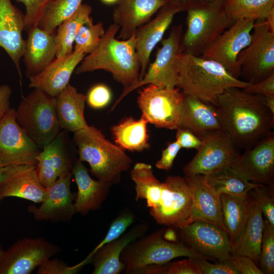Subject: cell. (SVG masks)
Returning <instances> with one entry per match:
<instances>
[{"label": "cell", "instance_id": "cell-1", "mask_svg": "<svg viewBox=\"0 0 274 274\" xmlns=\"http://www.w3.org/2000/svg\"><path fill=\"white\" fill-rule=\"evenodd\" d=\"M223 129L236 147L248 149L268 135L274 126V114L263 96L231 87L220 94L216 105Z\"/></svg>", "mask_w": 274, "mask_h": 274}, {"label": "cell", "instance_id": "cell-2", "mask_svg": "<svg viewBox=\"0 0 274 274\" xmlns=\"http://www.w3.org/2000/svg\"><path fill=\"white\" fill-rule=\"evenodd\" d=\"M120 26L110 25L96 48L86 55L76 67V74L102 70L111 74L113 79L129 87L140 78L141 65L136 52L135 32L127 40H119L115 35Z\"/></svg>", "mask_w": 274, "mask_h": 274}, {"label": "cell", "instance_id": "cell-3", "mask_svg": "<svg viewBox=\"0 0 274 274\" xmlns=\"http://www.w3.org/2000/svg\"><path fill=\"white\" fill-rule=\"evenodd\" d=\"M176 87L204 102L217 105L218 96L231 87L244 89L250 84L232 76L218 62L186 53L178 58Z\"/></svg>", "mask_w": 274, "mask_h": 274}, {"label": "cell", "instance_id": "cell-4", "mask_svg": "<svg viewBox=\"0 0 274 274\" xmlns=\"http://www.w3.org/2000/svg\"><path fill=\"white\" fill-rule=\"evenodd\" d=\"M73 139L79 159L89 163L90 173L98 180L116 184L122 174L130 167L132 160L125 151L93 125L74 132Z\"/></svg>", "mask_w": 274, "mask_h": 274}, {"label": "cell", "instance_id": "cell-5", "mask_svg": "<svg viewBox=\"0 0 274 274\" xmlns=\"http://www.w3.org/2000/svg\"><path fill=\"white\" fill-rule=\"evenodd\" d=\"M187 28L181 42L182 52L201 56L235 20L225 11L223 0L188 7Z\"/></svg>", "mask_w": 274, "mask_h": 274}, {"label": "cell", "instance_id": "cell-6", "mask_svg": "<svg viewBox=\"0 0 274 274\" xmlns=\"http://www.w3.org/2000/svg\"><path fill=\"white\" fill-rule=\"evenodd\" d=\"M56 104V97L33 89L22 98L16 110L18 123L41 148L60 132Z\"/></svg>", "mask_w": 274, "mask_h": 274}, {"label": "cell", "instance_id": "cell-7", "mask_svg": "<svg viewBox=\"0 0 274 274\" xmlns=\"http://www.w3.org/2000/svg\"><path fill=\"white\" fill-rule=\"evenodd\" d=\"M194 195L185 177L168 176L157 191L149 208L156 222L181 228L192 222Z\"/></svg>", "mask_w": 274, "mask_h": 274}, {"label": "cell", "instance_id": "cell-8", "mask_svg": "<svg viewBox=\"0 0 274 274\" xmlns=\"http://www.w3.org/2000/svg\"><path fill=\"white\" fill-rule=\"evenodd\" d=\"M163 229L143 235L129 243L122 251L120 260L125 273H134L150 264H163L179 257L200 258L181 242H172L163 236Z\"/></svg>", "mask_w": 274, "mask_h": 274}, {"label": "cell", "instance_id": "cell-9", "mask_svg": "<svg viewBox=\"0 0 274 274\" xmlns=\"http://www.w3.org/2000/svg\"><path fill=\"white\" fill-rule=\"evenodd\" d=\"M183 36L182 24L174 26L168 36L161 41L155 60L148 65L144 77L134 85L124 88L110 112L113 111L127 94L135 89L148 84L167 88L176 87L178 80L177 60L182 53L181 42Z\"/></svg>", "mask_w": 274, "mask_h": 274}, {"label": "cell", "instance_id": "cell-10", "mask_svg": "<svg viewBox=\"0 0 274 274\" xmlns=\"http://www.w3.org/2000/svg\"><path fill=\"white\" fill-rule=\"evenodd\" d=\"M237 60L240 76L250 84L274 74V33L265 19L255 20L251 42L239 53Z\"/></svg>", "mask_w": 274, "mask_h": 274}, {"label": "cell", "instance_id": "cell-11", "mask_svg": "<svg viewBox=\"0 0 274 274\" xmlns=\"http://www.w3.org/2000/svg\"><path fill=\"white\" fill-rule=\"evenodd\" d=\"M147 85L139 91L137 98L141 116L157 128L177 130L180 127L179 107L183 92L177 87Z\"/></svg>", "mask_w": 274, "mask_h": 274}, {"label": "cell", "instance_id": "cell-12", "mask_svg": "<svg viewBox=\"0 0 274 274\" xmlns=\"http://www.w3.org/2000/svg\"><path fill=\"white\" fill-rule=\"evenodd\" d=\"M41 149L18 123L10 108L0 120V166L37 165Z\"/></svg>", "mask_w": 274, "mask_h": 274}, {"label": "cell", "instance_id": "cell-13", "mask_svg": "<svg viewBox=\"0 0 274 274\" xmlns=\"http://www.w3.org/2000/svg\"><path fill=\"white\" fill-rule=\"evenodd\" d=\"M179 229L181 241L201 258L227 261L233 254L227 233L215 224L194 221Z\"/></svg>", "mask_w": 274, "mask_h": 274}, {"label": "cell", "instance_id": "cell-14", "mask_svg": "<svg viewBox=\"0 0 274 274\" xmlns=\"http://www.w3.org/2000/svg\"><path fill=\"white\" fill-rule=\"evenodd\" d=\"M201 140L202 143L197 153L183 168L185 177L207 175L218 169L232 166L239 154L223 129Z\"/></svg>", "mask_w": 274, "mask_h": 274}, {"label": "cell", "instance_id": "cell-15", "mask_svg": "<svg viewBox=\"0 0 274 274\" xmlns=\"http://www.w3.org/2000/svg\"><path fill=\"white\" fill-rule=\"evenodd\" d=\"M255 21L251 19L235 20L201 56L218 62L232 76L238 78L241 75V69L237 63V56L251 42Z\"/></svg>", "mask_w": 274, "mask_h": 274}, {"label": "cell", "instance_id": "cell-16", "mask_svg": "<svg viewBox=\"0 0 274 274\" xmlns=\"http://www.w3.org/2000/svg\"><path fill=\"white\" fill-rule=\"evenodd\" d=\"M59 251L42 238L19 239L0 257V274H29Z\"/></svg>", "mask_w": 274, "mask_h": 274}, {"label": "cell", "instance_id": "cell-17", "mask_svg": "<svg viewBox=\"0 0 274 274\" xmlns=\"http://www.w3.org/2000/svg\"><path fill=\"white\" fill-rule=\"evenodd\" d=\"M232 167L249 181L273 186V131L239 154Z\"/></svg>", "mask_w": 274, "mask_h": 274}, {"label": "cell", "instance_id": "cell-18", "mask_svg": "<svg viewBox=\"0 0 274 274\" xmlns=\"http://www.w3.org/2000/svg\"><path fill=\"white\" fill-rule=\"evenodd\" d=\"M181 11H184L179 4L173 0H167L154 18L135 30V49L141 65L139 80L146 72L152 51L162 40L175 15Z\"/></svg>", "mask_w": 274, "mask_h": 274}, {"label": "cell", "instance_id": "cell-19", "mask_svg": "<svg viewBox=\"0 0 274 274\" xmlns=\"http://www.w3.org/2000/svg\"><path fill=\"white\" fill-rule=\"evenodd\" d=\"M72 172L60 176L47 189L46 199L37 208L30 206L28 211L35 220L68 222L76 213L74 202L76 195L71 190Z\"/></svg>", "mask_w": 274, "mask_h": 274}, {"label": "cell", "instance_id": "cell-20", "mask_svg": "<svg viewBox=\"0 0 274 274\" xmlns=\"http://www.w3.org/2000/svg\"><path fill=\"white\" fill-rule=\"evenodd\" d=\"M47 190L41 183L37 165H16L5 167L0 181V199L17 197L41 203Z\"/></svg>", "mask_w": 274, "mask_h": 274}, {"label": "cell", "instance_id": "cell-21", "mask_svg": "<svg viewBox=\"0 0 274 274\" xmlns=\"http://www.w3.org/2000/svg\"><path fill=\"white\" fill-rule=\"evenodd\" d=\"M24 14L14 6L11 0H0V47L15 65L21 83L20 60L23 57L25 40L23 39Z\"/></svg>", "mask_w": 274, "mask_h": 274}, {"label": "cell", "instance_id": "cell-22", "mask_svg": "<svg viewBox=\"0 0 274 274\" xmlns=\"http://www.w3.org/2000/svg\"><path fill=\"white\" fill-rule=\"evenodd\" d=\"M86 54L76 50L56 57L39 74L29 78L28 86L56 97L69 84L76 67Z\"/></svg>", "mask_w": 274, "mask_h": 274}, {"label": "cell", "instance_id": "cell-23", "mask_svg": "<svg viewBox=\"0 0 274 274\" xmlns=\"http://www.w3.org/2000/svg\"><path fill=\"white\" fill-rule=\"evenodd\" d=\"M167 0H119L113 9V23L120 26L118 39L127 40L152 19Z\"/></svg>", "mask_w": 274, "mask_h": 274}, {"label": "cell", "instance_id": "cell-24", "mask_svg": "<svg viewBox=\"0 0 274 274\" xmlns=\"http://www.w3.org/2000/svg\"><path fill=\"white\" fill-rule=\"evenodd\" d=\"M183 93L179 107L180 127L189 129L200 139L223 129L215 106Z\"/></svg>", "mask_w": 274, "mask_h": 274}, {"label": "cell", "instance_id": "cell-25", "mask_svg": "<svg viewBox=\"0 0 274 274\" xmlns=\"http://www.w3.org/2000/svg\"><path fill=\"white\" fill-rule=\"evenodd\" d=\"M72 173L78 187L74 202L76 213L86 215L90 211L100 209L112 185L92 179L83 162L79 159L75 161Z\"/></svg>", "mask_w": 274, "mask_h": 274}, {"label": "cell", "instance_id": "cell-26", "mask_svg": "<svg viewBox=\"0 0 274 274\" xmlns=\"http://www.w3.org/2000/svg\"><path fill=\"white\" fill-rule=\"evenodd\" d=\"M148 226L140 224L124 232L118 238L98 249L90 259L92 263V274H119L124 270V265L120 260L124 249L131 242L144 235Z\"/></svg>", "mask_w": 274, "mask_h": 274}, {"label": "cell", "instance_id": "cell-27", "mask_svg": "<svg viewBox=\"0 0 274 274\" xmlns=\"http://www.w3.org/2000/svg\"><path fill=\"white\" fill-rule=\"evenodd\" d=\"M27 31L23 57L25 75L29 78L41 72L56 58V47L55 34L39 26L31 27Z\"/></svg>", "mask_w": 274, "mask_h": 274}, {"label": "cell", "instance_id": "cell-28", "mask_svg": "<svg viewBox=\"0 0 274 274\" xmlns=\"http://www.w3.org/2000/svg\"><path fill=\"white\" fill-rule=\"evenodd\" d=\"M185 177L191 187L194 195L192 222L201 221L212 223L225 230L220 196L208 185L205 175H196Z\"/></svg>", "mask_w": 274, "mask_h": 274}, {"label": "cell", "instance_id": "cell-29", "mask_svg": "<svg viewBox=\"0 0 274 274\" xmlns=\"http://www.w3.org/2000/svg\"><path fill=\"white\" fill-rule=\"evenodd\" d=\"M61 129L75 132L88 126L84 115L86 95L70 84L56 97Z\"/></svg>", "mask_w": 274, "mask_h": 274}, {"label": "cell", "instance_id": "cell-30", "mask_svg": "<svg viewBox=\"0 0 274 274\" xmlns=\"http://www.w3.org/2000/svg\"><path fill=\"white\" fill-rule=\"evenodd\" d=\"M220 198L224 227L233 248L245 228L254 200L248 193L242 196L222 194Z\"/></svg>", "mask_w": 274, "mask_h": 274}, {"label": "cell", "instance_id": "cell-31", "mask_svg": "<svg viewBox=\"0 0 274 274\" xmlns=\"http://www.w3.org/2000/svg\"><path fill=\"white\" fill-rule=\"evenodd\" d=\"M148 122L142 116L136 120L128 117L110 128L115 144L123 150L142 152L149 149Z\"/></svg>", "mask_w": 274, "mask_h": 274}, {"label": "cell", "instance_id": "cell-32", "mask_svg": "<svg viewBox=\"0 0 274 274\" xmlns=\"http://www.w3.org/2000/svg\"><path fill=\"white\" fill-rule=\"evenodd\" d=\"M263 227L262 211L254 201L245 228L233 247V253L249 257L258 266Z\"/></svg>", "mask_w": 274, "mask_h": 274}, {"label": "cell", "instance_id": "cell-33", "mask_svg": "<svg viewBox=\"0 0 274 274\" xmlns=\"http://www.w3.org/2000/svg\"><path fill=\"white\" fill-rule=\"evenodd\" d=\"M205 177L208 185L220 196L222 194L246 195L251 189L260 185L247 180L232 166L218 169Z\"/></svg>", "mask_w": 274, "mask_h": 274}, {"label": "cell", "instance_id": "cell-34", "mask_svg": "<svg viewBox=\"0 0 274 274\" xmlns=\"http://www.w3.org/2000/svg\"><path fill=\"white\" fill-rule=\"evenodd\" d=\"M92 7L82 4L79 9L57 27L54 36L56 57H61L73 51L74 41L80 26L91 17Z\"/></svg>", "mask_w": 274, "mask_h": 274}, {"label": "cell", "instance_id": "cell-35", "mask_svg": "<svg viewBox=\"0 0 274 274\" xmlns=\"http://www.w3.org/2000/svg\"><path fill=\"white\" fill-rule=\"evenodd\" d=\"M42 149L36 158L38 163L55 171L58 178L72 172L75 162L72 163L66 152L63 132Z\"/></svg>", "mask_w": 274, "mask_h": 274}, {"label": "cell", "instance_id": "cell-36", "mask_svg": "<svg viewBox=\"0 0 274 274\" xmlns=\"http://www.w3.org/2000/svg\"><path fill=\"white\" fill-rule=\"evenodd\" d=\"M228 16L233 20L265 19L274 8V0H223Z\"/></svg>", "mask_w": 274, "mask_h": 274}, {"label": "cell", "instance_id": "cell-37", "mask_svg": "<svg viewBox=\"0 0 274 274\" xmlns=\"http://www.w3.org/2000/svg\"><path fill=\"white\" fill-rule=\"evenodd\" d=\"M83 0H53L47 8L39 26L55 34L58 26L72 16L82 4Z\"/></svg>", "mask_w": 274, "mask_h": 274}, {"label": "cell", "instance_id": "cell-38", "mask_svg": "<svg viewBox=\"0 0 274 274\" xmlns=\"http://www.w3.org/2000/svg\"><path fill=\"white\" fill-rule=\"evenodd\" d=\"M105 31L102 22L94 24L90 17L79 28L75 37L74 50L86 55L91 53L99 45Z\"/></svg>", "mask_w": 274, "mask_h": 274}, {"label": "cell", "instance_id": "cell-39", "mask_svg": "<svg viewBox=\"0 0 274 274\" xmlns=\"http://www.w3.org/2000/svg\"><path fill=\"white\" fill-rule=\"evenodd\" d=\"M134 221L135 215L129 209H126L121 212L112 222L105 237L79 263L82 266L89 263L90 258L98 249L104 245L119 237Z\"/></svg>", "mask_w": 274, "mask_h": 274}, {"label": "cell", "instance_id": "cell-40", "mask_svg": "<svg viewBox=\"0 0 274 274\" xmlns=\"http://www.w3.org/2000/svg\"><path fill=\"white\" fill-rule=\"evenodd\" d=\"M264 273H274V226L264 219L259 265Z\"/></svg>", "mask_w": 274, "mask_h": 274}, {"label": "cell", "instance_id": "cell-41", "mask_svg": "<svg viewBox=\"0 0 274 274\" xmlns=\"http://www.w3.org/2000/svg\"><path fill=\"white\" fill-rule=\"evenodd\" d=\"M248 194L258 204L265 219L274 226L273 186L260 184L251 189Z\"/></svg>", "mask_w": 274, "mask_h": 274}, {"label": "cell", "instance_id": "cell-42", "mask_svg": "<svg viewBox=\"0 0 274 274\" xmlns=\"http://www.w3.org/2000/svg\"><path fill=\"white\" fill-rule=\"evenodd\" d=\"M24 4L25 8L24 14V30L38 26L44 14L53 0H16Z\"/></svg>", "mask_w": 274, "mask_h": 274}, {"label": "cell", "instance_id": "cell-43", "mask_svg": "<svg viewBox=\"0 0 274 274\" xmlns=\"http://www.w3.org/2000/svg\"><path fill=\"white\" fill-rule=\"evenodd\" d=\"M86 96V101L90 107L94 109H101L110 103L112 93L107 85L99 83L92 86Z\"/></svg>", "mask_w": 274, "mask_h": 274}, {"label": "cell", "instance_id": "cell-44", "mask_svg": "<svg viewBox=\"0 0 274 274\" xmlns=\"http://www.w3.org/2000/svg\"><path fill=\"white\" fill-rule=\"evenodd\" d=\"M201 274H239L229 261L211 263L201 258H193Z\"/></svg>", "mask_w": 274, "mask_h": 274}, {"label": "cell", "instance_id": "cell-45", "mask_svg": "<svg viewBox=\"0 0 274 274\" xmlns=\"http://www.w3.org/2000/svg\"><path fill=\"white\" fill-rule=\"evenodd\" d=\"M82 267L77 264L69 266L63 261L57 259L46 260L38 267V274H75Z\"/></svg>", "mask_w": 274, "mask_h": 274}, {"label": "cell", "instance_id": "cell-46", "mask_svg": "<svg viewBox=\"0 0 274 274\" xmlns=\"http://www.w3.org/2000/svg\"><path fill=\"white\" fill-rule=\"evenodd\" d=\"M229 261L239 274H263V271L249 257L233 253Z\"/></svg>", "mask_w": 274, "mask_h": 274}, {"label": "cell", "instance_id": "cell-47", "mask_svg": "<svg viewBox=\"0 0 274 274\" xmlns=\"http://www.w3.org/2000/svg\"><path fill=\"white\" fill-rule=\"evenodd\" d=\"M181 148L180 145L176 140L169 143L162 150L161 158L155 164L156 167L166 171L170 169Z\"/></svg>", "mask_w": 274, "mask_h": 274}, {"label": "cell", "instance_id": "cell-48", "mask_svg": "<svg viewBox=\"0 0 274 274\" xmlns=\"http://www.w3.org/2000/svg\"><path fill=\"white\" fill-rule=\"evenodd\" d=\"M167 274H201L200 270L194 262L193 259L168 263Z\"/></svg>", "mask_w": 274, "mask_h": 274}, {"label": "cell", "instance_id": "cell-49", "mask_svg": "<svg viewBox=\"0 0 274 274\" xmlns=\"http://www.w3.org/2000/svg\"><path fill=\"white\" fill-rule=\"evenodd\" d=\"M176 139L181 148H193L198 150L202 143L200 138L189 129L183 127L177 129Z\"/></svg>", "mask_w": 274, "mask_h": 274}, {"label": "cell", "instance_id": "cell-50", "mask_svg": "<svg viewBox=\"0 0 274 274\" xmlns=\"http://www.w3.org/2000/svg\"><path fill=\"white\" fill-rule=\"evenodd\" d=\"M243 89L249 93L262 96L274 95V74Z\"/></svg>", "mask_w": 274, "mask_h": 274}, {"label": "cell", "instance_id": "cell-51", "mask_svg": "<svg viewBox=\"0 0 274 274\" xmlns=\"http://www.w3.org/2000/svg\"><path fill=\"white\" fill-rule=\"evenodd\" d=\"M11 87L6 84L0 86V120L10 108Z\"/></svg>", "mask_w": 274, "mask_h": 274}, {"label": "cell", "instance_id": "cell-52", "mask_svg": "<svg viewBox=\"0 0 274 274\" xmlns=\"http://www.w3.org/2000/svg\"><path fill=\"white\" fill-rule=\"evenodd\" d=\"M179 4L183 8V11H186L190 6L195 4L208 3L218 1L220 0H173Z\"/></svg>", "mask_w": 274, "mask_h": 274}, {"label": "cell", "instance_id": "cell-53", "mask_svg": "<svg viewBox=\"0 0 274 274\" xmlns=\"http://www.w3.org/2000/svg\"><path fill=\"white\" fill-rule=\"evenodd\" d=\"M163 237L167 241L172 242H178L177 236L173 227L168 228L163 232Z\"/></svg>", "mask_w": 274, "mask_h": 274}, {"label": "cell", "instance_id": "cell-54", "mask_svg": "<svg viewBox=\"0 0 274 274\" xmlns=\"http://www.w3.org/2000/svg\"><path fill=\"white\" fill-rule=\"evenodd\" d=\"M265 19L269 30L274 33V8L268 13Z\"/></svg>", "mask_w": 274, "mask_h": 274}, {"label": "cell", "instance_id": "cell-55", "mask_svg": "<svg viewBox=\"0 0 274 274\" xmlns=\"http://www.w3.org/2000/svg\"><path fill=\"white\" fill-rule=\"evenodd\" d=\"M263 101L266 107L274 114V95L263 96Z\"/></svg>", "mask_w": 274, "mask_h": 274}, {"label": "cell", "instance_id": "cell-56", "mask_svg": "<svg viewBox=\"0 0 274 274\" xmlns=\"http://www.w3.org/2000/svg\"><path fill=\"white\" fill-rule=\"evenodd\" d=\"M102 3L107 5L116 4L119 0H100Z\"/></svg>", "mask_w": 274, "mask_h": 274}, {"label": "cell", "instance_id": "cell-57", "mask_svg": "<svg viewBox=\"0 0 274 274\" xmlns=\"http://www.w3.org/2000/svg\"><path fill=\"white\" fill-rule=\"evenodd\" d=\"M4 167H3L0 166V181L2 178L3 171H4Z\"/></svg>", "mask_w": 274, "mask_h": 274}, {"label": "cell", "instance_id": "cell-58", "mask_svg": "<svg viewBox=\"0 0 274 274\" xmlns=\"http://www.w3.org/2000/svg\"><path fill=\"white\" fill-rule=\"evenodd\" d=\"M4 250L3 249L1 245H0V257H1V256L2 255L3 252H4Z\"/></svg>", "mask_w": 274, "mask_h": 274}]
</instances>
